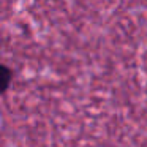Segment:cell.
I'll return each instance as SVG.
<instances>
[{"label": "cell", "instance_id": "1", "mask_svg": "<svg viewBox=\"0 0 147 147\" xmlns=\"http://www.w3.org/2000/svg\"><path fill=\"white\" fill-rule=\"evenodd\" d=\"M10 82H11V71L7 67L0 65V93L5 92L10 87Z\"/></svg>", "mask_w": 147, "mask_h": 147}]
</instances>
